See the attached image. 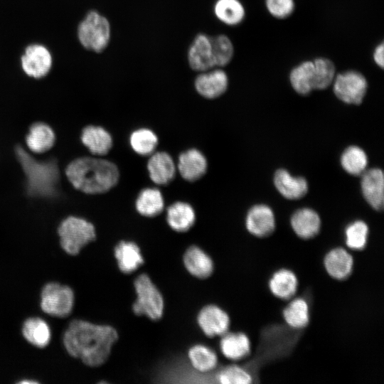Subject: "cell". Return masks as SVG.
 <instances>
[{"label":"cell","mask_w":384,"mask_h":384,"mask_svg":"<svg viewBox=\"0 0 384 384\" xmlns=\"http://www.w3.org/2000/svg\"><path fill=\"white\" fill-rule=\"evenodd\" d=\"M117 338L118 334L111 326L75 319L68 324L63 342L69 355L97 367L107 360Z\"/></svg>","instance_id":"6da1fadb"},{"label":"cell","mask_w":384,"mask_h":384,"mask_svg":"<svg viewBox=\"0 0 384 384\" xmlns=\"http://www.w3.org/2000/svg\"><path fill=\"white\" fill-rule=\"evenodd\" d=\"M65 174L78 190L90 194L101 193L114 186L119 176L117 166L106 159L82 157L70 162Z\"/></svg>","instance_id":"7a4b0ae2"},{"label":"cell","mask_w":384,"mask_h":384,"mask_svg":"<svg viewBox=\"0 0 384 384\" xmlns=\"http://www.w3.org/2000/svg\"><path fill=\"white\" fill-rule=\"evenodd\" d=\"M16 154L26 176L30 196L49 198L58 195L60 172L56 161L36 160L21 146L16 147Z\"/></svg>","instance_id":"3957f363"},{"label":"cell","mask_w":384,"mask_h":384,"mask_svg":"<svg viewBox=\"0 0 384 384\" xmlns=\"http://www.w3.org/2000/svg\"><path fill=\"white\" fill-rule=\"evenodd\" d=\"M58 233L61 247L70 255H78L96 237L94 225L85 219L75 216L64 219L58 227Z\"/></svg>","instance_id":"277c9868"},{"label":"cell","mask_w":384,"mask_h":384,"mask_svg":"<svg viewBox=\"0 0 384 384\" xmlns=\"http://www.w3.org/2000/svg\"><path fill=\"white\" fill-rule=\"evenodd\" d=\"M137 298L132 309L138 316L158 320L163 314L164 299L158 288L146 274L139 275L134 282Z\"/></svg>","instance_id":"5b68a950"},{"label":"cell","mask_w":384,"mask_h":384,"mask_svg":"<svg viewBox=\"0 0 384 384\" xmlns=\"http://www.w3.org/2000/svg\"><path fill=\"white\" fill-rule=\"evenodd\" d=\"M78 36L85 48L97 53L101 52L110 41V23L105 17L92 11L79 24Z\"/></svg>","instance_id":"8992f818"},{"label":"cell","mask_w":384,"mask_h":384,"mask_svg":"<svg viewBox=\"0 0 384 384\" xmlns=\"http://www.w3.org/2000/svg\"><path fill=\"white\" fill-rule=\"evenodd\" d=\"M74 304V293L66 285L49 282L42 289L40 306L46 314L59 318L68 316Z\"/></svg>","instance_id":"52a82bcc"},{"label":"cell","mask_w":384,"mask_h":384,"mask_svg":"<svg viewBox=\"0 0 384 384\" xmlns=\"http://www.w3.org/2000/svg\"><path fill=\"white\" fill-rule=\"evenodd\" d=\"M367 80L359 72L348 70L339 73L334 80V92L341 101L347 104L359 105L366 95Z\"/></svg>","instance_id":"ba28073f"},{"label":"cell","mask_w":384,"mask_h":384,"mask_svg":"<svg viewBox=\"0 0 384 384\" xmlns=\"http://www.w3.org/2000/svg\"><path fill=\"white\" fill-rule=\"evenodd\" d=\"M21 67L27 75L36 79L42 78L52 67L51 54L43 45H30L21 56Z\"/></svg>","instance_id":"9c48e42d"},{"label":"cell","mask_w":384,"mask_h":384,"mask_svg":"<svg viewBox=\"0 0 384 384\" xmlns=\"http://www.w3.org/2000/svg\"><path fill=\"white\" fill-rule=\"evenodd\" d=\"M197 321L203 332L209 337L222 336L230 326L228 314L216 305H207L201 309Z\"/></svg>","instance_id":"30bf717a"},{"label":"cell","mask_w":384,"mask_h":384,"mask_svg":"<svg viewBox=\"0 0 384 384\" xmlns=\"http://www.w3.org/2000/svg\"><path fill=\"white\" fill-rule=\"evenodd\" d=\"M191 68L196 71H206L215 65L210 37L198 34L192 42L188 53Z\"/></svg>","instance_id":"8fae6325"},{"label":"cell","mask_w":384,"mask_h":384,"mask_svg":"<svg viewBox=\"0 0 384 384\" xmlns=\"http://www.w3.org/2000/svg\"><path fill=\"white\" fill-rule=\"evenodd\" d=\"M363 195L370 206L380 210L384 206V178L383 171L377 168L365 171L362 174Z\"/></svg>","instance_id":"7c38bea8"},{"label":"cell","mask_w":384,"mask_h":384,"mask_svg":"<svg viewBox=\"0 0 384 384\" xmlns=\"http://www.w3.org/2000/svg\"><path fill=\"white\" fill-rule=\"evenodd\" d=\"M245 225L252 235L257 237L268 236L275 228L274 213L265 205H256L248 211Z\"/></svg>","instance_id":"4fadbf2b"},{"label":"cell","mask_w":384,"mask_h":384,"mask_svg":"<svg viewBox=\"0 0 384 384\" xmlns=\"http://www.w3.org/2000/svg\"><path fill=\"white\" fill-rule=\"evenodd\" d=\"M228 76L220 69L208 70L198 75L195 80L197 92L206 98H215L228 87Z\"/></svg>","instance_id":"5bb4252c"},{"label":"cell","mask_w":384,"mask_h":384,"mask_svg":"<svg viewBox=\"0 0 384 384\" xmlns=\"http://www.w3.org/2000/svg\"><path fill=\"white\" fill-rule=\"evenodd\" d=\"M178 169L185 180L196 181L205 174L207 169V160L199 150L190 149L180 154Z\"/></svg>","instance_id":"9a60e30c"},{"label":"cell","mask_w":384,"mask_h":384,"mask_svg":"<svg viewBox=\"0 0 384 384\" xmlns=\"http://www.w3.org/2000/svg\"><path fill=\"white\" fill-rule=\"evenodd\" d=\"M147 169L152 181L159 185L169 183L176 174L175 164L165 151L152 153L148 160Z\"/></svg>","instance_id":"2e32d148"},{"label":"cell","mask_w":384,"mask_h":384,"mask_svg":"<svg viewBox=\"0 0 384 384\" xmlns=\"http://www.w3.org/2000/svg\"><path fill=\"white\" fill-rule=\"evenodd\" d=\"M324 265L328 274L334 279H344L353 268L351 255L344 248L336 247L330 250L324 257Z\"/></svg>","instance_id":"e0dca14e"},{"label":"cell","mask_w":384,"mask_h":384,"mask_svg":"<svg viewBox=\"0 0 384 384\" xmlns=\"http://www.w3.org/2000/svg\"><path fill=\"white\" fill-rule=\"evenodd\" d=\"M114 254L121 272L129 274L143 263L144 258L139 246L132 241H121L114 247Z\"/></svg>","instance_id":"ac0fdd59"},{"label":"cell","mask_w":384,"mask_h":384,"mask_svg":"<svg viewBox=\"0 0 384 384\" xmlns=\"http://www.w3.org/2000/svg\"><path fill=\"white\" fill-rule=\"evenodd\" d=\"M274 183L278 191L286 198L299 199L307 193L308 184L302 177L292 176L284 169H279L274 177Z\"/></svg>","instance_id":"d6986e66"},{"label":"cell","mask_w":384,"mask_h":384,"mask_svg":"<svg viewBox=\"0 0 384 384\" xmlns=\"http://www.w3.org/2000/svg\"><path fill=\"white\" fill-rule=\"evenodd\" d=\"M183 263L191 274L200 279L208 277L213 271L211 258L197 246L187 249L183 255Z\"/></svg>","instance_id":"ffe728a7"},{"label":"cell","mask_w":384,"mask_h":384,"mask_svg":"<svg viewBox=\"0 0 384 384\" xmlns=\"http://www.w3.org/2000/svg\"><path fill=\"white\" fill-rule=\"evenodd\" d=\"M81 141L95 155L106 154L112 146L110 134L99 126L89 125L85 127L81 134Z\"/></svg>","instance_id":"44dd1931"},{"label":"cell","mask_w":384,"mask_h":384,"mask_svg":"<svg viewBox=\"0 0 384 384\" xmlns=\"http://www.w3.org/2000/svg\"><path fill=\"white\" fill-rule=\"evenodd\" d=\"M291 225L299 237L309 239L319 233L321 220L317 213L312 209L302 208L293 214Z\"/></svg>","instance_id":"7402d4cb"},{"label":"cell","mask_w":384,"mask_h":384,"mask_svg":"<svg viewBox=\"0 0 384 384\" xmlns=\"http://www.w3.org/2000/svg\"><path fill=\"white\" fill-rule=\"evenodd\" d=\"M220 341V348L227 358L239 361L249 355L250 343L243 333H225Z\"/></svg>","instance_id":"603a6c76"},{"label":"cell","mask_w":384,"mask_h":384,"mask_svg":"<svg viewBox=\"0 0 384 384\" xmlns=\"http://www.w3.org/2000/svg\"><path fill=\"white\" fill-rule=\"evenodd\" d=\"M166 220L169 225L177 232L188 230L194 224L196 214L192 206L186 202L177 201L167 209Z\"/></svg>","instance_id":"cb8c5ba5"},{"label":"cell","mask_w":384,"mask_h":384,"mask_svg":"<svg viewBox=\"0 0 384 384\" xmlns=\"http://www.w3.org/2000/svg\"><path fill=\"white\" fill-rule=\"evenodd\" d=\"M26 142L30 151L36 154L44 153L53 146L55 134L48 124L36 122L30 127Z\"/></svg>","instance_id":"d4e9b609"},{"label":"cell","mask_w":384,"mask_h":384,"mask_svg":"<svg viewBox=\"0 0 384 384\" xmlns=\"http://www.w3.org/2000/svg\"><path fill=\"white\" fill-rule=\"evenodd\" d=\"M298 280L289 270L281 269L275 272L269 282L271 292L282 299L292 298L297 292Z\"/></svg>","instance_id":"484cf974"},{"label":"cell","mask_w":384,"mask_h":384,"mask_svg":"<svg viewBox=\"0 0 384 384\" xmlns=\"http://www.w3.org/2000/svg\"><path fill=\"white\" fill-rule=\"evenodd\" d=\"M22 334L28 343L38 348L46 347L51 335L48 324L39 317L27 319L22 326Z\"/></svg>","instance_id":"4316f807"},{"label":"cell","mask_w":384,"mask_h":384,"mask_svg":"<svg viewBox=\"0 0 384 384\" xmlns=\"http://www.w3.org/2000/svg\"><path fill=\"white\" fill-rule=\"evenodd\" d=\"M139 213L146 217L159 214L164 208V201L161 191L156 188H146L140 191L135 203Z\"/></svg>","instance_id":"83f0119b"},{"label":"cell","mask_w":384,"mask_h":384,"mask_svg":"<svg viewBox=\"0 0 384 384\" xmlns=\"http://www.w3.org/2000/svg\"><path fill=\"white\" fill-rule=\"evenodd\" d=\"M191 366L200 373H208L215 368L218 357L214 351L203 344L193 346L188 352Z\"/></svg>","instance_id":"f1b7e54d"},{"label":"cell","mask_w":384,"mask_h":384,"mask_svg":"<svg viewBox=\"0 0 384 384\" xmlns=\"http://www.w3.org/2000/svg\"><path fill=\"white\" fill-rule=\"evenodd\" d=\"M314 73L313 61H304L292 69L289 75L293 89L302 95L309 94L312 90Z\"/></svg>","instance_id":"f546056e"},{"label":"cell","mask_w":384,"mask_h":384,"mask_svg":"<svg viewBox=\"0 0 384 384\" xmlns=\"http://www.w3.org/2000/svg\"><path fill=\"white\" fill-rule=\"evenodd\" d=\"M214 12L220 21L230 26L240 23L245 16L244 7L238 0H218Z\"/></svg>","instance_id":"4dcf8cb0"},{"label":"cell","mask_w":384,"mask_h":384,"mask_svg":"<svg viewBox=\"0 0 384 384\" xmlns=\"http://www.w3.org/2000/svg\"><path fill=\"white\" fill-rule=\"evenodd\" d=\"M309 316L308 304L302 298L293 299L283 311V317L286 323L294 329L306 326L309 321Z\"/></svg>","instance_id":"1f68e13d"},{"label":"cell","mask_w":384,"mask_h":384,"mask_svg":"<svg viewBox=\"0 0 384 384\" xmlns=\"http://www.w3.org/2000/svg\"><path fill=\"white\" fill-rule=\"evenodd\" d=\"M341 164L349 174L362 175L368 164V157L365 151L358 146H351L342 154Z\"/></svg>","instance_id":"d6a6232c"},{"label":"cell","mask_w":384,"mask_h":384,"mask_svg":"<svg viewBox=\"0 0 384 384\" xmlns=\"http://www.w3.org/2000/svg\"><path fill=\"white\" fill-rule=\"evenodd\" d=\"M313 90H324L329 87L335 78V66L326 58H318L314 61Z\"/></svg>","instance_id":"836d02e7"},{"label":"cell","mask_w":384,"mask_h":384,"mask_svg":"<svg viewBox=\"0 0 384 384\" xmlns=\"http://www.w3.org/2000/svg\"><path fill=\"white\" fill-rule=\"evenodd\" d=\"M129 142L134 151L146 156L154 152L158 144V138L151 129L141 128L132 133Z\"/></svg>","instance_id":"e575fe53"},{"label":"cell","mask_w":384,"mask_h":384,"mask_svg":"<svg viewBox=\"0 0 384 384\" xmlns=\"http://www.w3.org/2000/svg\"><path fill=\"white\" fill-rule=\"evenodd\" d=\"M215 66H225L230 63L233 55V46L225 35L210 37Z\"/></svg>","instance_id":"d590c367"},{"label":"cell","mask_w":384,"mask_h":384,"mask_svg":"<svg viewBox=\"0 0 384 384\" xmlns=\"http://www.w3.org/2000/svg\"><path fill=\"white\" fill-rule=\"evenodd\" d=\"M346 244L352 250H362L367 243L368 228L366 223L362 220H356L346 229Z\"/></svg>","instance_id":"8d00e7d4"},{"label":"cell","mask_w":384,"mask_h":384,"mask_svg":"<svg viewBox=\"0 0 384 384\" xmlns=\"http://www.w3.org/2000/svg\"><path fill=\"white\" fill-rule=\"evenodd\" d=\"M216 380L222 384H249L251 375L244 368L231 365L222 368L215 375Z\"/></svg>","instance_id":"74e56055"},{"label":"cell","mask_w":384,"mask_h":384,"mask_svg":"<svg viewBox=\"0 0 384 384\" xmlns=\"http://www.w3.org/2000/svg\"><path fill=\"white\" fill-rule=\"evenodd\" d=\"M266 7L273 16L277 18L288 17L294 11V0H265Z\"/></svg>","instance_id":"f35d334b"},{"label":"cell","mask_w":384,"mask_h":384,"mask_svg":"<svg viewBox=\"0 0 384 384\" xmlns=\"http://www.w3.org/2000/svg\"><path fill=\"white\" fill-rule=\"evenodd\" d=\"M373 60L375 63L382 69L384 67V46L383 43L378 45L373 52Z\"/></svg>","instance_id":"ab89813d"}]
</instances>
